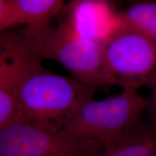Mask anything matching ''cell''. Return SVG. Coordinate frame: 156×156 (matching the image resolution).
I'll return each mask as SVG.
<instances>
[{
	"label": "cell",
	"instance_id": "6da1fadb",
	"mask_svg": "<svg viewBox=\"0 0 156 156\" xmlns=\"http://www.w3.org/2000/svg\"><path fill=\"white\" fill-rule=\"evenodd\" d=\"M27 46L17 91V122L23 121L60 132L64 122L76 108L94 98L102 87L46 69L42 65L44 60L34 53L28 42Z\"/></svg>",
	"mask_w": 156,
	"mask_h": 156
},
{
	"label": "cell",
	"instance_id": "7a4b0ae2",
	"mask_svg": "<svg viewBox=\"0 0 156 156\" xmlns=\"http://www.w3.org/2000/svg\"><path fill=\"white\" fill-rule=\"evenodd\" d=\"M147 106V98L134 89L101 100L90 99L65 120L60 132L75 140H101L107 147L141 125Z\"/></svg>",
	"mask_w": 156,
	"mask_h": 156
},
{
	"label": "cell",
	"instance_id": "3957f363",
	"mask_svg": "<svg viewBox=\"0 0 156 156\" xmlns=\"http://www.w3.org/2000/svg\"><path fill=\"white\" fill-rule=\"evenodd\" d=\"M31 49L43 60L58 62L83 83L103 87L112 85L103 58L104 44L75 34L64 22L23 31Z\"/></svg>",
	"mask_w": 156,
	"mask_h": 156
},
{
	"label": "cell",
	"instance_id": "277c9868",
	"mask_svg": "<svg viewBox=\"0 0 156 156\" xmlns=\"http://www.w3.org/2000/svg\"><path fill=\"white\" fill-rule=\"evenodd\" d=\"M105 67L112 85L139 90L156 76V42L126 28L103 46Z\"/></svg>",
	"mask_w": 156,
	"mask_h": 156
},
{
	"label": "cell",
	"instance_id": "5b68a950",
	"mask_svg": "<svg viewBox=\"0 0 156 156\" xmlns=\"http://www.w3.org/2000/svg\"><path fill=\"white\" fill-rule=\"evenodd\" d=\"M106 148L98 140H75L18 121L0 129V156H95Z\"/></svg>",
	"mask_w": 156,
	"mask_h": 156
},
{
	"label": "cell",
	"instance_id": "8992f818",
	"mask_svg": "<svg viewBox=\"0 0 156 156\" xmlns=\"http://www.w3.org/2000/svg\"><path fill=\"white\" fill-rule=\"evenodd\" d=\"M61 14L62 22L75 34L102 44L126 28L114 0H72Z\"/></svg>",
	"mask_w": 156,
	"mask_h": 156
},
{
	"label": "cell",
	"instance_id": "52a82bcc",
	"mask_svg": "<svg viewBox=\"0 0 156 156\" xmlns=\"http://www.w3.org/2000/svg\"><path fill=\"white\" fill-rule=\"evenodd\" d=\"M27 43L23 33L0 36V129L19 118L17 91L24 67Z\"/></svg>",
	"mask_w": 156,
	"mask_h": 156
},
{
	"label": "cell",
	"instance_id": "ba28073f",
	"mask_svg": "<svg viewBox=\"0 0 156 156\" xmlns=\"http://www.w3.org/2000/svg\"><path fill=\"white\" fill-rule=\"evenodd\" d=\"M95 156H156V124L144 122Z\"/></svg>",
	"mask_w": 156,
	"mask_h": 156
},
{
	"label": "cell",
	"instance_id": "9c48e42d",
	"mask_svg": "<svg viewBox=\"0 0 156 156\" xmlns=\"http://www.w3.org/2000/svg\"><path fill=\"white\" fill-rule=\"evenodd\" d=\"M24 17L25 28L40 29L51 24L60 14L65 0H15Z\"/></svg>",
	"mask_w": 156,
	"mask_h": 156
},
{
	"label": "cell",
	"instance_id": "30bf717a",
	"mask_svg": "<svg viewBox=\"0 0 156 156\" xmlns=\"http://www.w3.org/2000/svg\"><path fill=\"white\" fill-rule=\"evenodd\" d=\"M120 12L126 28L138 31L156 42V1L134 2Z\"/></svg>",
	"mask_w": 156,
	"mask_h": 156
},
{
	"label": "cell",
	"instance_id": "8fae6325",
	"mask_svg": "<svg viewBox=\"0 0 156 156\" xmlns=\"http://www.w3.org/2000/svg\"><path fill=\"white\" fill-rule=\"evenodd\" d=\"M21 25L25 19L15 0H0V32Z\"/></svg>",
	"mask_w": 156,
	"mask_h": 156
},
{
	"label": "cell",
	"instance_id": "7c38bea8",
	"mask_svg": "<svg viewBox=\"0 0 156 156\" xmlns=\"http://www.w3.org/2000/svg\"><path fill=\"white\" fill-rule=\"evenodd\" d=\"M151 95L147 98V106L146 114L147 115L148 122L156 124V76L150 86Z\"/></svg>",
	"mask_w": 156,
	"mask_h": 156
},
{
	"label": "cell",
	"instance_id": "4fadbf2b",
	"mask_svg": "<svg viewBox=\"0 0 156 156\" xmlns=\"http://www.w3.org/2000/svg\"><path fill=\"white\" fill-rule=\"evenodd\" d=\"M115 1H116V0H115ZM122 1H126V2H129V3H132V2H134L140 1V0H122Z\"/></svg>",
	"mask_w": 156,
	"mask_h": 156
},
{
	"label": "cell",
	"instance_id": "5bb4252c",
	"mask_svg": "<svg viewBox=\"0 0 156 156\" xmlns=\"http://www.w3.org/2000/svg\"><path fill=\"white\" fill-rule=\"evenodd\" d=\"M114 1H115V0H114Z\"/></svg>",
	"mask_w": 156,
	"mask_h": 156
}]
</instances>
